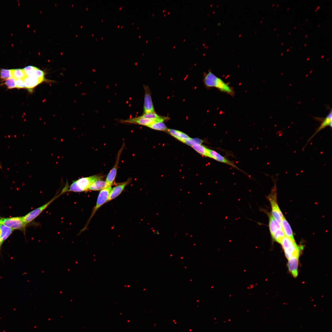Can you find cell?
<instances>
[{
	"label": "cell",
	"mask_w": 332,
	"mask_h": 332,
	"mask_svg": "<svg viewBox=\"0 0 332 332\" xmlns=\"http://www.w3.org/2000/svg\"><path fill=\"white\" fill-rule=\"evenodd\" d=\"M204 85L207 87L216 88L219 91L231 96H233L235 95L233 88L231 87L228 83L225 82L209 70L208 73L204 75Z\"/></svg>",
	"instance_id": "1"
},
{
	"label": "cell",
	"mask_w": 332,
	"mask_h": 332,
	"mask_svg": "<svg viewBox=\"0 0 332 332\" xmlns=\"http://www.w3.org/2000/svg\"><path fill=\"white\" fill-rule=\"evenodd\" d=\"M102 177L101 176L97 175L81 178L72 182L69 186L67 192H79L87 191L93 182L101 180Z\"/></svg>",
	"instance_id": "2"
},
{
	"label": "cell",
	"mask_w": 332,
	"mask_h": 332,
	"mask_svg": "<svg viewBox=\"0 0 332 332\" xmlns=\"http://www.w3.org/2000/svg\"><path fill=\"white\" fill-rule=\"evenodd\" d=\"M69 186L66 184L60 193H57L55 196L48 202L42 206L37 208L29 212L24 216H22L24 221L27 224L30 223L39 216L50 204L56 199L67 192Z\"/></svg>",
	"instance_id": "3"
},
{
	"label": "cell",
	"mask_w": 332,
	"mask_h": 332,
	"mask_svg": "<svg viewBox=\"0 0 332 332\" xmlns=\"http://www.w3.org/2000/svg\"><path fill=\"white\" fill-rule=\"evenodd\" d=\"M280 243L288 259L294 256H299L302 248L298 246L295 241L285 236Z\"/></svg>",
	"instance_id": "4"
},
{
	"label": "cell",
	"mask_w": 332,
	"mask_h": 332,
	"mask_svg": "<svg viewBox=\"0 0 332 332\" xmlns=\"http://www.w3.org/2000/svg\"><path fill=\"white\" fill-rule=\"evenodd\" d=\"M112 189L111 186H110L100 191L97 197L96 205L93 208L91 215L87 221L85 225L80 231L79 234L84 231L87 228L92 218L97 211L103 204L107 202L110 192Z\"/></svg>",
	"instance_id": "5"
},
{
	"label": "cell",
	"mask_w": 332,
	"mask_h": 332,
	"mask_svg": "<svg viewBox=\"0 0 332 332\" xmlns=\"http://www.w3.org/2000/svg\"><path fill=\"white\" fill-rule=\"evenodd\" d=\"M274 189L268 197L271 206V214L277 222L281 225L282 219L284 216L277 203L275 187Z\"/></svg>",
	"instance_id": "6"
},
{
	"label": "cell",
	"mask_w": 332,
	"mask_h": 332,
	"mask_svg": "<svg viewBox=\"0 0 332 332\" xmlns=\"http://www.w3.org/2000/svg\"><path fill=\"white\" fill-rule=\"evenodd\" d=\"M0 223L14 229L22 230L27 224L23 220L22 217L2 218L0 219Z\"/></svg>",
	"instance_id": "7"
},
{
	"label": "cell",
	"mask_w": 332,
	"mask_h": 332,
	"mask_svg": "<svg viewBox=\"0 0 332 332\" xmlns=\"http://www.w3.org/2000/svg\"><path fill=\"white\" fill-rule=\"evenodd\" d=\"M143 87L145 91L143 113H155L150 89L148 86L144 85Z\"/></svg>",
	"instance_id": "8"
},
{
	"label": "cell",
	"mask_w": 332,
	"mask_h": 332,
	"mask_svg": "<svg viewBox=\"0 0 332 332\" xmlns=\"http://www.w3.org/2000/svg\"><path fill=\"white\" fill-rule=\"evenodd\" d=\"M124 146V145L123 144L119 150L115 164L106 176L105 181L111 186L113 184L116 176L120 156Z\"/></svg>",
	"instance_id": "9"
},
{
	"label": "cell",
	"mask_w": 332,
	"mask_h": 332,
	"mask_svg": "<svg viewBox=\"0 0 332 332\" xmlns=\"http://www.w3.org/2000/svg\"><path fill=\"white\" fill-rule=\"evenodd\" d=\"M131 180V179L130 178L124 182L112 188L110 192L107 202L114 199L120 195L125 187L130 183Z\"/></svg>",
	"instance_id": "10"
},
{
	"label": "cell",
	"mask_w": 332,
	"mask_h": 332,
	"mask_svg": "<svg viewBox=\"0 0 332 332\" xmlns=\"http://www.w3.org/2000/svg\"><path fill=\"white\" fill-rule=\"evenodd\" d=\"M208 151L209 155V157L212 158L219 162L227 164L240 171H242L241 170L237 167L233 162H231V161L227 159L226 157L223 156L215 151L209 149H208Z\"/></svg>",
	"instance_id": "11"
},
{
	"label": "cell",
	"mask_w": 332,
	"mask_h": 332,
	"mask_svg": "<svg viewBox=\"0 0 332 332\" xmlns=\"http://www.w3.org/2000/svg\"><path fill=\"white\" fill-rule=\"evenodd\" d=\"M23 80L26 88L29 90H32L37 85L45 81V79L38 78L33 76H26Z\"/></svg>",
	"instance_id": "12"
},
{
	"label": "cell",
	"mask_w": 332,
	"mask_h": 332,
	"mask_svg": "<svg viewBox=\"0 0 332 332\" xmlns=\"http://www.w3.org/2000/svg\"><path fill=\"white\" fill-rule=\"evenodd\" d=\"M121 121L123 123L138 124L147 126L156 121L153 120L142 117L140 116Z\"/></svg>",
	"instance_id": "13"
},
{
	"label": "cell",
	"mask_w": 332,
	"mask_h": 332,
	"mask_svg": "<svg viewBox=\"0 0 332 332\" xmlns=\"http://www.w3.org/2000/svg\"><path fill=\"white\" fill-rule=\"evenodd\" d=\"M332 110L331 109L329 113L326 116V117L323 118L322 121V123L320 125L318 128L312 136L309 138L308 140L307 143L305 145V147L306 145L307 144L309 143V142L311 140V139L314 136L317 134L318 132H320L322 129L325 128V127L329 126L331 128L332 127Z\"/></svg>",
	"instance_id": "14"
},
{
	"label": "cell",
	"mask_w": 332,
	"mask_h": 332,
	"mask_svg": "<svg viewBox=\"0 0 332 332\" xmlns=\"http://www.w3.org/2000/svg\"><path fill=\"white\" fill-rule=\"evenodd\" d=\"M299 256H294L288 259V267L292 275L294 277L298 275Z\"/></svg>",
	"instance_id": "15"
},
{
	"label": "cell",
	"mask_w": 332,
	"mask_h": 332,
	"mask_svg": "<svg viewBox=\"0 0 332 332\" xmlns=\"http://www.w3.org/2000/svg\"><path fill=\"white\" fill-rule=\"evenodd\" d=\"M111 186L106 181L98 180L93 182L89 187L88 190L98 191Z\"/></svg>",
	"instance_id": "16"
},
{
	"label": "cell",
	"mask_w": 332,
	"mask_h": 332,
	"mask_svg": "<svg viewBox=\"0 0 332 332\" xmlns=\"http://www.w3.org/2000/svg\"><path fill=\"white\" fill-rule=\"evenodd\" d=\"M281 224L285 236L295 241L291 228L284 217L282 219Z\"/></svg>",
	"instance_id": "17"
},
{
	"label": "cell",
	"mask_w": 332,
	"mask_h": 332,
	"mask_svg": "<svg viewBox=\"0 0 332 332\" xmlns=\"http://www.w3.org/2000/svg\"><path fill=\"white\" fill-rule=\"evenodd\" d=\"M269 227L271 236L279 229H282L281 225L275 220L271 213L269 214Z\"/></svg>",
	"instance_id": "18"
},
{
	"label": "cell",
	"mask_w": 332,
	"mask_h": 332,
	"mask_svg": "<svg viewBox=\"0 0 332 332\" xmlns=\"http://www.w3.org/2000/svg\"><path fill=\"white\" fill-rule=\"evenodd\" d=\"M167 130L170 135L183 143L190 138L186 134L179 130L173 129Z\"/></svg>",
	"instance_id": "19"
},
{
	"label": "cell",
	"mask_w": 332,
	"mask_h": 332,
	"mask_svg": "<svg viewBox=\"0 0 332 332\" xmlns=\"http://www.w3.org/2000/svg\"><path fill=\"white\" fill-rule=\"evenodd\" d=\"M14 230L0 223V237L3 242L11 234Z\"/></svg>",
	"instance_id": "20"
},
{
	"label": "cell",
	"mask_w": 332,
	"mask_h": 332,
	"mask_svg": "<svg viewBox=\"0 0 332 332\" xmlns=\"http://www.w3.org/2000/svg\"><path fill=\"white\" fill-rule=\"evenodd\" d=\"M140 116L143 118L153 120L156 121L162 122L169 118L168 117L159 115L155 112L143 113Z\"/></svg>",
	"instance_id": "21"
},
{
	"label": "cell",
	"mask_w": 332,
	"mask_h": 332,
	"mask_svg": "<svg viewBox=\"0 0 332 332\" xmlns=\"http://www.w3.org/2000/svg\"><path fill=\"white\" fill-rule=\"evenodd\" d=\"M192 147L198 152L204 156L209 157L208 148L201 144H194Z\"/></svg>",
	"instance_id": "22"
},
{
	"label": "cell",
	"mask_w": 332,
	"mask_h": 332,
	"mask_svg": "<svg viewBox=\"0 0 332 332\" xmlns=\"http://www.w3.org/2000/svg\"><path fill=\"white\" fill-rule=\"evenodd\" d=\"M147 127L153 129L160 131H165L168 129L165 124L162 121H155Z\"/></svg>",
	"instance_id": "23"
},
{
	"label": "cell",
	"mask_w": 332,
	"mask_h": 332,
	"mask_svg": "<svg viewBox=\"0 0 332 332\" xmlns=\"http://www.w3.org/2000/svg\"><path fill=\"white\" fill-rule=\"evenodd\" d=\"M12 77L15 79H24L26 75L25 72L23 69H11Z\"/></svg>",
	"instance_id": "24"
},
{
	"label": "cell",
	"mask_w": 332,
	"mask_h": 332,
	"mask_svg": "<svg viewBox=\"0 0 332 332\" xmlns=\"http://www.w3.org/2000/svg\"><path fill=\"white\" fill-rule=\"evenodd\" d=\"M12 77L11 69H2L0 70V78L2 80H6Z\"/></svg>",
	"instance_id": "25"
},
{
	"label": "cell",
	"mask_w": 332,
	"mask_h": 332,
	"mask_svg": "<svg viewBox=\"0 0 332 332\" xmlns=\"http://www.w3.org/2000/svg\"><path fill=\"white\" fill-rule=\"evenodd\" d=\"M285 236L282 229H279L271 236L274 241L280 243L282 239Z\"/></svg>",
	"instance_id": "26"
},
{
	"label": "cell",
	"mask_w": 332,
	"mask_h": 332,
	"mask_svg": "<svg viewBox=\"0 0 332 332\" xmlns=\"http://www.w3.org/2000/svg\"><path fill=\"white\" fill-rule=\"evenodd\" d=\"M5 84L7 86L8 89H12L16 88L15 85V79L13 77L5 80Z\"/></svg>",
	"instance_id": "27"
},
{
	"label": "cell",
	"mask_w": 332,
	"mask_h": 332,
	"mask_svg": "<svg viewBox=\"0 0 332 332\" xmlns=\"http://www.w3.org/2000/svg\"><path fill=\"white\" fill-rule=\"evenodd\" d=\"M15 85L16 87L18 89L26 88L23 79H15Z\"/></svg>",
	"instance_id": "28"
},
{
	"label": "cell",
	"mask_w": 332,
	"mask_h": 332,
	"mask_svg": "<svg viewBox=\"0 0 332 332\" xmlns=\"http://www.w3.org/2000/svg\"><path fill=\"white\" fill-rule=\"evenodd\" d=\"M191 140L193 144H201L204 142L202 140L198 138H191Z\"/></svg>",
	"instance_id": "29"
},
{
	"label": "cell",
	"mask_w": 332,
	"mask_h": 332,
	"mask_svg": "<svg viewBox=\"0 0 332 332\" xmlns=\"http://www.w3.org/2000/svg\"><path fill=\"white\" fill-rule=\"evenodd\" d=\"M2 242H3L2 241V239H1V238L0 237V247L1 246V245Z\"/></svg>",
	"instance_id": "30"
},
{
	"label": "cell",
	"mask_w": 332,
	"mask_h": 332,
	"mask_svg": "<svg viewBox=\"0 0 332 332\" xmlns=\"http://www.w3.org/2000/svg\"><path fill=\"white\" fill-rule=\"evenodd\" d=\"M320 6H318V7H317V9L318 10V9H319V8H320Z\"/></svg>",
	"instance_id": "31"
},
{
	"label": "cell",
	"mask_w": 332,
	"mask_h": 332,
	"mask_svg": "<svg viewBox=\"0 0 332 332\" xmlns=\"http://www.w3.org/2000/svg\"><path fill=\"white\" fill-rule=\"evenodd\" d=\"M0 168L1 169H2V166H1V164H0Z\"/></svg>",
	"instance_id": "32"
},
{
	"label": "cell",
	"mask_w": 332,
	"mask_h": 332,
	"mask_svg": "<svg viewBox=\"0 0 332 332\" xmlns=\"http://www.w3.org/2000/svg\"><path fill=\"white\" fill-rule=\"evenodd\" d=\"M289 49H287V52H288V51H289Z\"/></svg>",
	"instance_id": "33"
},
{
	"label": "cell",
	"mask_w": 332,
	"mask_h": 332,
	"mask_svg": "<svg viewBox=\"0 0 332 332\" xmlns=\"http://www.w3.org/2000/svg\"><path fill=\"white\" fill-rule=\"evenodd\" d=\"M324 57V55H323L322 56H321V58H322L323 57Z\"/></svg>",
	"instance_id": "34"
},
{
	"label": "cell",
	"mask_w": 332,
	"mask_h": 332,
	"mask_svg": "<svg viewBox=\"0 0 332 332\" xmlns=\"http://www.w3.org/2000/svg\"><path fill=\"white\" fill-rule=\"evenodd\" d=\"M317 10H318V9H315V12H316V11H317Z\"/></svg>",
	"instance_id": "35"
},
{
	"label": "cell",
	"mask_w": 332,
	"mask_h": 332,
	"mask_svg": "<svg viewBox=\"0 0 332 332\" xmlns=\"http://www.w3.org/2000/svg\"><path fill=\"white\" fill-rule=\"evenodd\" d=\"M283 53H281V56H282V55H283Z\"/></svg>",
	"instance_id": "36"
},
{
	"label": "cell",
	"mask_w": 332,
	"mask_h": 332,
	"mask_svg": "<svg viewBox=\"0 0 332 332\" xmlns=\"http://www.w3.org/2000/svg\"><path fill=\"white\" fill-rule=\"evenodd\" d=\"M279 6V4H278V5H277V6H276V7H278V6Z\"/></svg>",
	"instance_id": "37"
},
{
	"label": "cell",
	"mask_w": 332,
	"mask_h": 332,
	"mask_svg": "<svg viewBox=\"0 0 332 332\" xmlns=\"http://www.w3.org/2000/svg\"><path fill=\"white\" fill-rule=\"evenodd\" d=\"M296 26H295L294 28V30L296 28Z\"/></svg>",
	"instance_id": "38"
},
{
	"label": "cell",
	"mask_w": 332,
	"mask_h": 332,
	"mask_svg": "<svg viewBox=\"0 0 332 332\" xmlns=\"http://www.w3.org/2000/svg\"><path fill=\"white\" fill-rule=\"evenodd\" d=\"M289 9H290V8H289V7H288V8H287V10H289Z\"/></svg>",
	"instance_id": "39"
},
{
	"label": "cell",
	"mask_w": 332,
	"mask_h": 332,
	"mask_svg": "<svg viewBox=\"0 0 332 332\" xmlns=\"http://www.w3.org/2000/svg\"><path fill=\"white\" fill-rule=\"evenodd\" d=\"M307 36H308V35H306V36H305V38H306Z\"/></svg>",
	"instance_id": "40"
},
{
	"label": "cell",
	"mask_w": 332,
	"mask_h": 332,
	"mask_svg": "<svg viewBox=\"0 0 332 332\" xmlns=\"http://www.w3.org/2000/svg\"><path fill=\"white\" fill-rule=\"evenodd\" d=\"M320 26V24H319V25H318V27H319V26Z\"/></svg>",
	"instance_id": "41"
},
{
	"label": "cell",
	"mask_w": 332,
	"mask_h": 332,
	"mask_svg": "<svg viewBox=\"0 0 332 332\" xmlns=\"http://www.w3.org/2000/svg\"><path fill=\"white\" fill-rule=\"evenodd\" d=\"M306 44H304V46H306Z\"/></svg>",
	"instance_id": "42"
},
{
	"label": "cell",
	"mask_w": 332,
	"mask_h": 332,
	"mask_svg": "<svg viewBox=\"0 0 332 332\" xmlns=\"http://www.w3.org/2000/svg\"><path fill=\"white\" fill-rule=\"evenodd\" d=\"M283 43H281V45H283Z\"/></svg>",
	"instance_id": "43"
},
{
	"label": "cell",
	"mask_w": 332,
	"mask_h": 332,
	"mask_svg": "<svg viewBox=\"0 0 332 332\" xmlns=\"http://www.w3.org/2000/svg\"><path fill=\"white\" fill-rule=\"evenodd\" d=\"M276 28H275V29H274V31L275 30H276Z\"/></svg>",
	"instance_id": "44"
},
{
	"label": "cell",
	"mask_w": 332,
	"mask_h": 332,
	"mask_svg": "<svg viewBox=\"0 0 332 332\" xmlns=\"http://www.w3.org/2000/svg\"><path fill=\"white\" fill-rule=\"evenodd\" d=\"M290 33H291V32H290L288 34V35H290Z\"/></svg>",
	"instance_id": "45"
},
{
	"label": "cell",
	"mask_w": 332,
	"mask_h": 332,
	"mask_svg": "<svg viewBox=\"0 0 332 332\" xmlns=\"http://www.w3.org/2000/svg\"><path fill=\"white\" fill-rule=\"evenodd\" d=\"M274 5H275V4H273L272 5V6H274Z\"/></svg>",
	"instance_id": "46"
},
{
	"label": "cell",
	"mask_w": 332,
	"mask_h": 332,
	"mask_svg": "<svg viewBox=\"0 0 332 332\" xmlns=\"http://www.w3.org/2000/svg\"><path fill=\"white\" fill-rule=\"evenodd\" d=\"M308 21V19H307L306 20V22H307V21Z\"/></svg>",
	"instance_id": "47"
},
{
	"label": "cell",
	"mask_w": 332,
	"mask_h": 332,
	"mask_svg": "<svg viewBox=\"0 0 332 332\" xmlns=\"http://www.w3.org/2000/svg\"><path fill=\"white\" fill-rule=\"evenodd\" d=\"M309 59V57L307 58V60H308Z\"/></svg>",
	"instance_id": "48"
},
{
	"label": "cell",
	"mask_w": 332,
	"mask_h": 332,
	"mask_svg": "<svg viewBox=\"0 0 332 332\" xmlns=\"http://www.w3.org/2000/svg\"><path fill=\"white\" fill-rule=\"evenodd\" d=\"M279 34H278V35H277V37H278V36H279Z\"/></svg>",
	"instance_id": "49"
},
{
	"label": "cell",
	"mask_w": 332,
	"mask_h": 332,
	"mask_svg": "<svg viewBox=\"0 0 332 332\" xmlns=\"http://www.w3.org/2000/svg\"><path fill=\"white\" fill-rule=\"evenodd\" d=\"M292 47V46H291V47H290V49Z\"/></svg>",
	"instance_id": "50"
},
{
	"label": "cell",
	"mask_w": 332,
	"mask_h": 332,
	"mask_svg": "<svg viewBox=\"0 0 332 332\" xmlns=\"http://www.w3.org/2000/svg\"><path fill=\"white\" fill-rule=\"evenodd\" d=\"M304 24H304V23L303 24V25H302H302H303H303H304Z\"/></svg>",
	"instance_id": "51"
},
{
	"label": "cell",
	"mask_w": 332,
	"mask_h": 332,
	"mask_svg": "<svg viewBox=\"0 0 332 332\" xmlns=\"http://www.w3.org/2000/svg\"><path fill=\"white\" fill-rule=\"evenodd\" d=\"M329 58H328L327 59V60H329Z\"/></svg>",
	"instance_id": "52"
},
{
	"label": "cell",
	"mask_w": 332,
	"mask_h": 332,
	"mask_svg": "<svg viewBox=\"0 0 332 332\" xmlns=\"http://www.w3.org/2000/svg\"><path fill=\"white\" fill-rule=\"evenodd\" d=\"M300 48H300V47H299V48L298 49H300Z\"/></svg>",
	"instance_id": "53"
},
{
	"label": "cell",
	"mask_w": 332,
	"mask_h": 332,
	"mask_svg": "<svg viewBox=\"0 0 332 332\" xmlns=\"http://www.w3.org/2000/svg\"><path fill=\"white\" fill-rule=\"evenodd\" d=\"M291 38H290V39H291Z\"/></svg>",
	"instance_id": "54"
},
{
	"label": "cell",
	"mask_w": 332,
	"mask_h": 332,
	"mask_svg": "<svg viewBox=\"0 0 332 332\" xmlns=\"http://www.w3.org/2000/svg\"><path fill=\"white\" fill-rule=\"evenodd\" d=\"M276 9H275V11H276Z\"/></svg>",
	"instance_id": "55"
},
{
	"label": "cell",
	"mask_w": 332,
	"mask_h": 332,
	"mask_svg": "<svg viewBox=\"0 0 332 332\" xmlns=\"http://www.w3.org/2000/svg\"></svg>",
	"instance_id": "56"
}]
</instances>
